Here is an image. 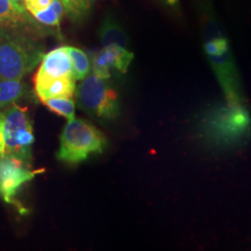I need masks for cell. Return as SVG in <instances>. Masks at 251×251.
<instances>
[{
	"label": "cell",
	"mask_w": 251,
	"mask_h": 251,
	"mask_svg": "<svg viewBox=\"0 0 251 251\" xmlns=\"http://www.w3.org/2000/svg\"><path fill=\"white\" fill-rule=\"evenodd\" d=\"M18 9H22L24 11H26L25 8V0H10Z\"/></svg>",
	"instance_id": "18"
},
{
	"label": "cell",
	"mask_w": 251,
	"mask_h": 251,
	"mask_svg": "<svg viewBox=\"0 0 251 251\" xmlns=\"http://www.w3.org/2000/svg\"><path fill=\"white\" fill-rule=\"evenodd\" d=\"M106 80L90 74L81 80L75 89L78 107L90 117L100 120H112L119 114L117 91Z\"/></svg>",
	"instance_id": "4"
},
{
	"label": "cell",
	"mask_w": 251,
	"mask_h": 251,
	"mask_svg": "<svg viewBox=\"0 0 251 251\" xmlns=\"http://www.w3.org/2000/svg\"><path fill=\"white\" fill-rule=\"evenodd\" d=\"M107 141L99 129L82 118L68 121L60 138L57 158L68 164H77L91 154L103 152Z\"/></svg>",
	"instance_id": "2"
},
{
	"label": "cell",
	"mask_w": 251,
	"mask_h": 251,
	"mask_svg": "<svg viewBox=\"0 0 251 251\" xmlns=\"http://www.w3.org/2000/svg\"><path fill=\"white\" fill-rule=\"evenodd\" d=\"M64 10L74 19H79L86 15L90 8V0H60Z\"/></svg>",
	"instance_id": "16"
},
{
	"label": "cell",
	"mask_w": 251,
	"mask_h": 251,
	"mask_svg": "<svg viewBox=\"0 0 251 251\" xmlns=\"http://www.w3.org/2000/svg\"><path fill=\"white\" fill-rule=\"evenodd\" d=\"M28 165L9 155L0 157V197L8 204H14L20 188L43 170L31 171Z\"/></svg>",
	"instance_id": "6"
},
{
	"label": "cell",
	"mask_w": 251,
	"mask_h": 251,
	"mask_svg": "<svg viewBox=\"0 0 251 251\" xmlns=\"http://www.w3.org/2000/svg\"><path fill=\"white\" fill-rule=\"evenodd\" d=\"M25 8L40 24L59 26L64 8L60 0H25Z\"/></svg>",
	"instance_id": "9"
},
{
	"label": "cell",
	"mask_w": 251,
	"mask_h": 251,
	"mask_svg": "<svg viewBox=\"0 0 251 251\" xmlns=\"http://www.w3.org/2000/svg\"><path fill=\"white\" fill-rule=\"evenodd\" d=\"M5 132H4V112H0V157L5 155Z\"/></svg>",
	"instance_id": "17"
},
{
	"label": "cell",
	"mask_w": 251,
	"mask_h": 251,
	"mask_svg": "<svg viewBox=\"0 0 251 251\" xmlns=\"http://www.w3.org/2000/svg\"><path fill=\"white\" fill-rule=\"evenodd\" d=\"M74 77L72 63L66 47H61L46 54L34 80H49Z\"/></svg>",
	"instance_id": "8"
},
{
	"label": "cell",
	"mask_w": 251,
	"mask_h": 251,
	"mask_svg": "<svg viewBox=\"0 0 251 251\" xmlns=\"http://www.w3.org/2000/svg\"><path fill=\"white\" fill-rule=\"evenodd\" d=\"M133 59L134 54L126 48L106 46L93 56L91 67L94 75L100 78L108 79L113 69L123 74L126 72Z\"/></svg>",
	"instance_id": "7"
},
{
	"label": "cell",
	"mask_w": 251,
	"mask_h": 251,
	"mask_svg": "<svg viewBox=\"0 0 251 251\" xmlns=\"http://www.w3.org/2000/svg\"><path fill=\"white\" fill-rule=\"evenodd\" d=\"M198 23L206 58L225 99L233 106H241L243 88L240 75L225 29L211 0H195Z\"/></svg>",
	"instance_id": "1"
},
{
	"label": "cell",
	"mask_w": 251,
	"mask_h": 251,
	"mask_svg": "<svg viewBox=\"0 0 251 251\" xmlns=\"http://www.w3.org/2000/svg\"><path fill=\"white\" fill-rule=\"evenodd\" d=\"M26 94V85L22 79L0 80V109L14 104Z\"/></svg>",
	"instance_id": "13"
},
{
	"label": "cell",
	"mask_w": 251,
	"mask_h": 251,
	"mask_svg": "<svg viewBox=\"0 0 251 251\" xmlns=\"http://www.w3.org/2000/svg\"><path fill=\"white\" fill-rule=\"evenodd\" d=\"M42 102L51 112L66 118L68 121L75 118V102L72 97H55L42 100Z\"/></svg>",
	"instance_id": "15"
},
{
	"label": "cell",
	"mask_w": 251,
	"mask_h": 251,
	"mask_svg": "<svg viewBox=\"0 0 251 251\" xmlns=\"http://www.w3.org/2000/svg\"><path fill=\"white\" fill-rule=\"evenodd\" d=\"M44 57L40 47L19 37L0 38V80L23 79Z\"/></svg>",
	"instance_id": "3"
},
{
	"label": "cell",
	"mask_w": 251,
	"mask_h": 251,
	"mask_svg": "<svg viewBox=\"0 0 251 251\" xmlns=\"http://www.w3.org/2000/svg\"><path fill=\"white\" fill-rule=\"evenodd\" d=\"M30 23L27 11L18 9L10 0H0V28H16Z\"/></svg>",
	"instance_id": "11"
},
{
	"label": "cell",
	"mask_w": 251,
	"mask_h": 251,
	"mask_svg": "<svg viewBox=\"0 0 251 251\" xmlns=\"http://www.w3.org/2000/svg\"><path fill=\"white\" fill-rule=\"evenodd\" d=\"M100 41L103 47L119 46L127 49V38L123 28L114 19L107 17L100 28Z\"/></svg>",
	"instance_id": "12"
},
{
	"label": "cell",
	"mask_w": 251,
	"mask_h": 251,
	"mask_svg": "<svg viewBox=\"0 0 251 251\" xmlns=\"http://www.w3.org/2000/svg\"><path fill=\"white\" fill-rule=\"evenodd\" d=\"M72 63L73 72L75 80H82L90 75L91 63L88 55L80 49L75 47H66Z\"/></svg>",
	"instance_id": "14"
},
{
	"label": "cell",
	"mask_w": 251,
	"mask_h": 251,
	"mask_svg": "<svg viewBox=\"0 0 251 251\" xmlns=\"http://www.w3.org/2000/svg\"><path fill=\"white\" fill-rule=\"evenodd\" d=\"M4 132L5 155L29 165L35 137L26 108L14 103L4 111Z\"/></svg>",
	"instance_id": "5"
},
{
	"label": "cell",
	"mask_w": 251,
	"mask_h": 251,
	"mask_svg": "<svg viewBox=\"0 0 251 251\" xmlns=\"http://www.w3.org/2000/svg\"><path fill=\"white\" fill-rule=\"evenodd\" d=\"M166 1H167V3H168L169 5L174 6V5H176V4L178 3V1H179V0H166Z\"/></svg>",
	"instance_id": "19"
},
{
	"label": "cell",
	"mask_w": 251,
	"mask_h": 251,
	"mask_svg": "<svg viewBox=\"0 0 251 251\" xmlns=\"http://www.w3.org/2000/svg\"><path fill=\"white\" fill-rule=\"evenodd\" d=\"M75 81L74 77L34 80L35 90L41 100L55 97H73L76 89Z\"/></svg>",
	"instance_id": "10"
}]
</instances>
